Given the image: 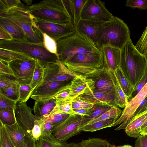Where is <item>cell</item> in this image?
I'll return each mask as SVG.
<instances>
[{"label": "cell", "instance_id": "cell-30", "mask_svg": "<svg viewBox=\"0 0 147 147\" xmlns=\"http://www.w3.org/2000/svg\"><path fill=\"white\" fill-rule=\"evenodd\" d=\"M117 121L115 119L101 120L90 125H88L80 128L81 131L93 132L105 128L113 126Z\"/></svg>", "mask_w": 147, "mask_h": 147}, {"label": "cell", "instance_id": "cell-60", "mask_svg": "<svg viewBox=\"0 0 147 147\" xmlns=\"http://www.w3.org/2000/svg\"><path fill=\"white\" fill-rule=\"evenodd\" d=\"M113 147H132V146L131 145H125L123 146H116L113 145Z\"/></svg>", "mask_w": 147, "mask_h": 147}, {"label": "cell", "instance_id": "cell-51", "mask_svg": "<svg viewBox=\"0 0 147 147\" xmlns=\"http://www.w3.org/2000/svg\"><path fill=\"white\" fill-rule=\"evenodd\" d=\"M21 147H36V141L29 133H27Z\"/></svg>", "mask_w": 147, "mask_h": 147}, {"label": "cell", "instance_id": "cell-22", "mask_svg": "<svg viewBox=\"0 0 147 147\" xmlns=\"http://www.w3.org/2000/svg\"><path fill=\"white\" fill-rule=\"evenodd\" d=\"M147 121V109L134 117L125 129L129 137L138 138L141 133V127Z\"/></svg>", "mask_w": 147, "mask_h": 147}, {"label": "cell", "instance_id": "cell-33", "mask_svg": "<svg viewBox=\"0 0 147 147\" xmlns=\"http://www.w3.org/2000/svg\"><path fill=\"white\" fill-rule=\"evenodd\" d=\"M44 74V68L37 60L30 86L33 89L38 87L42 82Z\"/></svg>", "mask_w": 147, "mask_h": 147}, {"label": "cell", "instance_id": "cell-20", "mask_svg": "<svg viewBox=\"0 0 147 147\" xmlns=\"http://www.w3.org/2000/svg\"><path fill=\"white\" fill-rule=\"evenodd\" d=\"M114 94L90 90L77 98L93 104H110L117 106L114 103Z\"/></svg>", "mask_w": 147, "mask_h": 147}, {"label": "cell", "instance_id": "cell-24", "mask_svg": "<svg viewBox=\"0 0 147 147\" xmlns=\"http://www.w3.org/2000/svg\"><path fill=\"white\" fill-rule=\"evenodd\" d=\"M56 105V100L53 98L35 100L33 110L35 115L45 118L50 116Z\"/></svg>", "mask_w": 147, "mask_h": 147}, {"label": "cell", "instance_id": "cell-35", "mask_svg": "<svg viewBox=\"0 0 147 147\" xmlns=\"http://www.w3.org/2000/svg\"><path fill=\"white\" fill-rule=\"evenodd\" d=\"M0 121L5 125H11L16 122L14 111L0 108Z\"/></svg>", "mask_w": 147, "mask_h": 147}, {"label": "cell", "instance_id": "cell-29", "mask_svg": "<svg viewBox=\"0 0 147 147\" xmlns=\"http://www.w3.org/2000/svg\"><path fill=\"white\" fill-rule=\"evenodd\" d=\"M115 86L114 103L121 108H124L128 102L127 98L112 71H109Z\"/></svg>", "mask_w": 147, "mask_h": 147}, {"label": "cell", "instance_id": "cell-14", "mask_svg": "<svg viewBox=\"0 0 147 147\" xmlns=\"http://www.w3.org/2000/svg\"><path fill=\"white\" fill-rule=\"evenodd\" d=\"M71 81L52 82L42 84L33 90L30 97L35 100L52 98Z\"/></svg>", "mask_w": 147, "mask_h": 147}, {"label": "cell", "instance_id": "cell-8", "mask_svg": "<svg viewBox=\"0 0 147 147\" xmlns=\"http://www.w3.org/2000/svg\"><path fill=\"white\" fill-rule=\"evenodd\" d=\"M22 4L17 7L10 9L0 13V17L7 18L19 26L24 31L28 40L30 42L43 45V42L33 29L30 15L22 8Z\"/></svg>", "mask_w": 147, "mask_h": 147}, {"label": "cell", "instance_id": "cell-4", "mask_svg": "<svg viewBox=\"0 0 147 147\" xmlns=\"http://www.w3.org/2000/svg\"><path fill=\"white\" fill-rule=\"evenodd\" d=\"M55 41L58 58L62 63L78 54L99 50L95 44L85 36L77 33Z\"/></svg>", "mask_w": 147, "mask_h": 147}, {"label": "cell", "instance_id": "cell-50", "mask_svg": "<svg viewBox=\"0 0 147 147\" xmlns=\"http://www.w3.org/2000/svg\"><path fill=\"white\" fill-rule=\"evenodd\" d=\"M0 74L6 75L14 77L12 71L9 67L8 62L0 59Z\"/></svg>", "mask_w": 147, "mask_h": 147}, {"label": "cell", "instance_id": "cell-44", "mask_svg": "<svg viewBox=\"0 0 147 147\" xmlns=\"http://www.w3.org/2000/svg\"><path fill=\"white\" fill-rule=\"evenodd\" d=\"M18 84L14 77L0 74V90L7 89L13 84Z\"/></svg>", "mask_w": 147, "mask_h": 147}, {"label": "cell", "instance_id": "cell-7", "mask_svg": "<svg viewBox=\"0 0 147 147\" xmlns=\"http://www.w3.org/2000/svg\"><path fill=\"white\" fill-rule=\"evenodd\" d=\"M30 16L33 29L42 41V33L46 34L55 41L76 33L75 26L73 23L60 24L37 19Z\"/></svg>", "mask_w": 147, "mask_h": 147}, {"label": "cell", "instance_id": "cell-42", "mask_svg": "<svg viewBox=\"0 0 147 147\" xmlns=\"http://www.w3.org/2000/svg\"><path fill=\"white\" fill-rule=\"evenodd\" d=\"M70 115L66 113H59L51 115L48 117L43 119L45 123H51L54 126L64 121Z\"/></svg>", "mask_w": 147, "mask_h": 147}, {"label": "cell", "instance_id": "cell-28", "mask_svg": "<svg viewBox=\"0 0 147 147\" xmlns=\"http://www.w3.org/2000/svg\"><path fill=\"white\" fill-rule=\"evenodd\" d=\"M112 71L124 92L128 102L130 100L134 90V88L128 81L120 67Z\"/></svg>", "mask_w": 147, "mask_h": 147}, {"label": "cell", "instance_id": "cell-53", "mask_svg": "<svg viewBox=\"0 0 147 147\" xmlns=\"http://www.w3.org/2000/svg\"><path fill=\"white\" fill-rule=\"evenodd\" d=\"M135 147H147V138L145 136L140 135L138 137Z\"/></svg>", "mask_w": 147, "mask_h": 147}, {"label": "cell", "instance_id": "cell-41", "mask_svg": "<svg viewBox=\"0 0 147 147\" xmlns=\"http://www.w3.org/2000/svg\"><path fill=\"white\" fill-rule=\"evenodd\" d=\"M135 47L143 55H144L147 52V26Z\"/></svg>", "mask_w": 147, "mask_h": 147}, {"label": "cell", "instance_id": "cell-55", "mask_svg": "<svg viewBox=\"0 0 147 147\" xmlns=\"http://www.w3.org/2000/svg\"><path fill=\"white\" fill-rule=\"evenodd\" d=\"M0 39L1 40H12L11 35L6 31L0 28Z\"/></svg>", "mask_w": 147, "mask_h": 147}, {"label": "cell", "instance_id": "cell-47", "mask_svg": "<svg viewBox=\"0 0 147 147\" xmlns=\"http://www.w3.org/2000/svg\"><path fill=\"white\" fill-rule=\"evenodd\" d=\"M73 109H90L94 105V104L90 103L76 98L71 102Z\"/></svg>", "mask_w": 147, "mask_h": 147}, {"label": "cell", "instance_id": "cell-18", "mask_svg": "<svg viewBox=\"0 0 147 147\" xmlns=\"http://www.w3.org/2000/svg\"><path fill=\"white\" fill-rule=\"evenodd\" d=\"M99 50L102 55L104 67L107 70L114 71L120 67L121 49L105 46Z\"/></svg>", "mask_w": 147, "mask_h": 147}, {"label": "cell", "instance_id": "cell-63", "mask_svg": "<svg viewBox=\"0 0 147 147\" xmlns=\"http://www.w3.org/2000/svg\"><path fill=\"white\" fill-rule=\"evenodd\" d=\"M145 136V135H144ZM145 136H146V138H147V135H145Z\"/></svg>", "mask_w": 147, "mask_h": 147}, {"label": "cell", "instance_id": "cell-54", "mask_svg": "<svg viewBox=\"0 0 147 147\" xmlns=\"http://www.w3.org/2000/svg\"><path fill=\"white\" fill-rule=\"evenodd\" d=\"M73 109L77 114L84 116H89L92 113L91 108L89 109Z\"/></svg>", "mask_w": 147, "mask_h": 147}, {"label": "cell", "instance_id": "cell-17", "mask_svg": "<svg viewBox=\"0 0 147 147\" xmlns=\"http://www.w3.org/2000/svg\"><path fill=\"white\" fill-rule=\"evenodd\" d=\"M88 78L91 81L90 90L115 94L114 85L109 71L97 74Z\"/></svg>", "mask_w": 147, "mask_h": 147}, {"label": "cell", "instance_id": "cell-9", "mask_svg": "<svg viewBox=\"0 0 147 147\" xmlns=\"http://www.w3.org/2000/svg\"><path fill=\"white\" fill-rule=\"evenodd\" d=\"M83 116L78 114L70 115L65 121L54 125L51 132L59 141L64 142L81 131Z\"/></svg>", "mask_w": 147, "mask_h": 147}, {"label": "cell", "instance_id": "cell-11", "mask_svg": "<svg viewBox=\"0 0 147 147\" xmlns=\"http://www.w3.org/2000/svg\"><path fill=\"white\" fill-rule=\"evenodd\" d=\"M114 16L106 8L104 2L99 0H87L80 18L95 22H111Z\"/></svg>", "mask_w": 147, "mask_h": 147}, {"label": "cell", "instance_id": "cell-1", "mask_svg": "<svg viewBox=\"0 0 147 147\" xmlns=\"http://www.w3.org/2000/svg\"><path fill=\"white\" fill-rule=\"evenodd\" d=\"M119 67L134 90L145 73L147 61L135 48L131 38L121 49Z\"/></svg>", "mask_w": 147, "mask_h": 147}, {"label": "cell", "instance_id": "cell-61", "mask_svg": "<svg viewBox=\"0 0 147 147\" xmlns=\"http://www.w3.org/2000/svg\"><path fill=\"white\" fill-rule=\"evenodd\" d=\"M146 59V60L147 61V52H146V54H145V55H144Z\"/></svg>", "mask_w": 147, "mask_h": 147}, {"label": "cell", "instance_id": "cell-52", "mask_svg": "<svg viewBox=\"0 0 147 147\" xmlns=\"http://www.w3.org/2000/svg\"><path fill=\"white\" fill-rule=\"evenodd\" d=\"M66 11L71 18L72 22L74 20L73 5L72 0H62Z\"/></svg>", "mask_w": 147, "mask_h": 147}, {"label": "cell", "instance_id": "cell-16", "mask_svg": "<svg viewBox=\"0 0 147 147\" xmlns=\"http://www.w3.org/2000/svg\"><path fill=\"white\" fill-rule=\"evenodd\" d=\"M107 22H98L80 18L75 26L76 33L84 36L95 45L100 30Z\"/></svg>", "mask_w": 147, "mask_h": 147}, {"label": "cell", "instance_id": "cell-58", "mask_svg": "<svg viewBox=\"0 0 147 147\" xmlns=\"http://www.w3.org/2000/svg\"><path fill=\"white\" fill-rule=\"evenodd\" d=\"M24 3L26 4L27 5H32V0H23L22 1Z\"/></svg>", "mask_w": 147, "mask_h": 147}, {"label": "cell", "instance_id": "cell-26", "mask_svg": "<svg viewBox=\"0 0 147 147\" xmlns=\"http://www.w3.org/2000/svg\"><path fill=\"white\" fill-rule=\"evenodd\" d=\"M67 147H113L108 141L99 138L82 140L79 143H67Z\"/></svg>", "mask_w": 147, "mask_h": 147}, {"label": "cell", "instance_id": "cell-31", "mask_svg": "<svg viewBox=\"0 0 147 147\" xmlns=\"http://www.w3.org/2000/svg\"><path fill=\"white\" fill-rule=\"evenodd\" d=\"M122 111L118 107L113 106L100 117L90 121L86 125L92 124L99 121L109 119H115L117 120L121 116Z\"/></svg>", "mask_w": 147, "mask_h": 147}, {"label": "cell", "instance_id": "cell-62", "mask_svg": "<svg viewBox=\"0 0 147 147\" xmlns=\"http://www.w3.org/2000/svg\"><path fill=\"white\" fill-rule=\"evenodd\" d=\"M145 108L146 109H147V101L145 105Z\"/></svg>", "mask_w": 147, "mask_h": 147}, {"label": "cell", "instance_id": "cell-36", "mask_svg": "<svg viewBox=\"0 0 147 147\" xmlns=\"http://www.w3.org/2000/svg\"><path fill=\"white\" fill-rule=\"evenodd\" d=\"M74 13L73 23L75 26L80 18L82 11L87 0H72Z\"/></svg>", "mask_w": 147, "mask_h": 147}, {"label": "cell", "instance_id": "cell-48", "mask_svg": "<svg viewBox=\"0 0 147 147\" xmlns=\"http://www.w3.org/2000/svg\"><path fill=\"white\" fill-rule=\"evenodd\" d=\"M70 83L68 84L63 90L52 98L56 101H61L66 100L70 91Z\"/></svg>", "mask_w": 147, "mask_h": 147}, {"label": "cell", "instance_id": "cell-45", "mask_svg": "<svg viewBox=\"0 0 147 147\" xmlns=\"http://www.w3.org/2000/svg\"><path fill=\"white\" fill-rule=\"evenodd\" d=\"M17 102L0 94V108L13 111Z\"/></svg>", "mask_w": 147, "mask_h": 147}, {"label": "cell", "instance_id": "cell-25", "mask_svg": "<svg viewBox=\"0 0 147 147\" xmlns=\"http://www.w3.org/2000/svg\"><path fill=\"white\" fill-rule=\"evenodd\" d=\"M67 144L57 140L51 131L42 134L36 141V147H67Z\"/></svg>", "mask_w": 147, "mask_h": 147}, {"label": "cell", "instance_id": "cell-40", "mask_svg": "<svg viewBox=\"0 0 147 147\" xmlns=\"http://www.w3.org/2000/svg\"><path fill=\"white\" fill-rule=\"evenodd\" d=\"M45 123L43 118L35 121L32 129L27 133H29L36 141L38 140L42 134V126Z\"/></svg>", "mask_w": 147, "mask_h": 147}, {"label": "cell", "instance_id": "cell-56", "mask_svg": "<svg viewBox=\"0 0 147 147\" xmlns=\"http://www.w3.org/2000/svg\"><path fill=\"white\" fill-rule=\"evenodd\" d=\"M53 126L51 123H44L42 126V134L51 131Z\"/></svg>", "mask_w": 147, "mask_h": 147}, {"label": "cell", "instance_id": "cell-32", "mask_svg": "<svg viewBox=\"0 0 147 147\" xmlns=\"http://www.w3.org/2000/svg\"><path fill=\"white\" fill-rule=\"evenodd\" d=\"M34 58L20 53L0 48V59L7 62L17 59Z\"/></svg>", "mask_w": 147, "mask_h": 147}, {"label": "cell", "instance_id": "cell-23", "mask_svg": "<svg viewBox=\"0 0 147 147\" xmlns=\"http://www.w3.org/2000/svg\"><path fill=\"white\" fill-rule=\"evenodd\" d=\"M5 126L15 147H21L24 143L27 132L17 121L13 125H5Z\"/></svg>", "mask_w": 147, "mask_h": 147}, {"label": "cell", "instance_id": "cell-21", "mask_svg": "<svg viewBox=\"0 0 147 147\" xmlns=\"http://www.w3.org/2000/svg\"><path fill=\"white\" fill-rule=\"evenodd\" d=\"M0 28L6 31L11 35L12 40H28L24 31L17 25L7 18L0 17Z\"/></svg>", "mask_w": 147, "mask_h": 147}, {"label": "cell", "instance_id": "cell-57", "mask_svg": "<svg viewBox=\"0 0 147 147\" xmlns=\"http://www.w3.org/2000/svg\"><path fill=\"white\" fill-rule=\"evenodd\" d=\"M147 127V121L146 122L141 126V132ZM142 133V132H141Z\"/></svg>", "mask_w": 147, "mask_h": 147}, {"label": "cell", "instance_id": "cell-19", "mask_svg": "<svg viewBox=\"0 0 147 147\" xmlns=\"http://www.w3.org/2000/svg\"><path fill=\"white\" fill-rule=\"evenodd\" d=\"M91 82V80L89 78L76 75L71 82L70 92L66 100L72 102L80 95L90 90Z\"/></svg>", "mask_w": 147, "mask_h": 147}, {"label": "cell", "instance_id": "cell-2", "mask_svg": "<svg viewBox=\"0 0 147 147\" xmlns=\"http://www.w3.org/2000/svg\"><path fill=\"white\" fill-rule=\"evenodd\" d=\"M63 63L76 75L88 78L108 71L104 67L102 55L100 50L78 54Z\"/></svg>", "mask_w": 147, "mask_h": 147}, {"label": "cell", "instance_id": "cell-6", "mask_svg": "<svg viewBox=\"0 0 147 147\" xmlns=\"http://www.w3.org/2000/svg\"><path fill=\"white\" fill-rule=\"evenodd\" d=\"M22 7L35 18L60 24L73 23L68 13L55 7L51 0H43L31 5L23 3Z\"/></svg>", "mask_w": 147, "mask_h": 147}, {"label": "cell", "instance_id": "cell-34", "mask_svg": "<svg viewBox=\"0 0 147 147\" xmlns=\"http://www.w3.org/2000/svg\"><path fill=\"white\" fill-rule=\"evenodd\" d=\"M20 87L18 84H13L7 89L0 90V94L13 101L18 102L20 98Z\"/></svg>", "mask_w": 147, "mask_h": 147}, {"label": "cell", "instance_id": "cell-46", "mask_svg": "<svg viewBox=\"0 0 147 147\" xmlns=\"http://www.w3.org/2000/svg\"><path fill=\"white\" fill-rule=\"evenodd\" d=\"M125 5L132 8L147 9V0H127Z\"/></svg>", "mask_w": 147, "mask_h": 147}, {"label": "cell", "instance_id": "cell-13", "mask_svg": "<svg viewBox=\"0 0 147 147\" xmlns=\"http://www.w3.org/2000/svg\"><path fill=\"white\" fill-rule=\"evenodd\" d=\"M76 76L59 60L49 63L45 67L43 81L40 85L50 82L71 81Z\"/></svg>", "mask_w": 147, "mask_h": 147}, {"label": "cell", "instance_id": "cell-39", "mask_svg": "<svg viewBox=\"0 0 147 147\" xmlns=\"http://www.w3.org/2000/svg\"><path fill=\"white\" fill-rule=\"evenodd\" d=\"M56 101L58 110L54 114L64 113L70 115L77 114L73 109L71 102L66 100Z\"/></svg>", "mask_w": 147, "mask_h": 147}, {"label": "cell", "instance_id": "cell-10", "mask_svg": "<svg viewBox=\"0 0 147 147\" xmlns=\"http://www.w3.org/2000/svg\"><path fill=\"white\" fill-rule=\"evenodd\" d=\"M37 59H17L8 62L16 81L20 85L31 83Z\"/></svg>", "mask_w": 147, "mask_h": 147}, {"label": "cell", "instance_id": "cell-49", "mask_svg": "<svg viewBox=\"0 0 147 147\" xmlns=\"http://www.w3.org/2000/svg\"><path fill=\"white\" fill-rule=\"evenodd\" d=\"M147 83V68L145 73L134 90L130 100L135 96Z\"/></svg>", "mask_w": 147, "mask_h": 147}, {"label": "cell", "instance_id": "cell-43", "mask_svg": "<svg viewBox=\"0 0 147 147\" xmlns=\"http://www.w3.org/2000/svg\"><path fill=\"white\" fill-rule=\"evenodd\" d=\"M33 90L30 84L20 85V98L18 102H26L30 97Z\"/></svg>", "mask_w": 147, "mask_h": 147}, {"label": "cell", "instance_id": "cell-37", "mask_svg": "<svg viewBox=\"0 0 147 147\" xmlns=\"http://www.w3.org/2000/svg\"><path fill=\"white\" fill-rule=\"evenodd\" d=\"M43 42L45 49L49 52L58 56L57 47L55 40L46 34L42 33Z\"/></svg>", "mask_w": 147, "mask_h": 147}, {"label": "cell", "instance_id": "cell-15", "mask_svg": "<svg viewBox=\"0 0 147 147\" xmlns=\"http://www.w3.org/2000/svg\"><path fill=\"white\" fill-rule=\"evenodd\" d=\"M32 109L28 106L26 102L18 101L14 109V113L16 121L27 132L31 130L34 122L41 118L32 113Z\"/></svg>", "mask_w": 147, "mask_h": 147}, {"label": "cell", "instance_id": "cell-38", "mask_svg": "<svg viewBox=\"0 0 147 147\" xmlns=\"http://www.w3.org/2000/svg\"><path fill=\"white\" fill-rule=\"evenodd\" d=\"M0 147H15L8 134L5 125L1 121Z\"/></svg>", "mask_w": 147, "mask_h": 147}, {"label": "cell", "instance_id": "cell-59", "mask_svg": "<svg viewBox=\"0 0 147 147\" xmlns=\"http://www.w3.org/2000/svg\"><path fill=\"white\" fill-rule=\"evenodd\" d=\"M140 135L145 136L147 135V127L142 131Z\"/></svg>", "mask_w": 147, "mask_h": 147}, {"label": "cell", "instance_id": "cell-27", "mask_svg": "<svg viewBox=\"0 0 147 147\" xmlns=\"http://www.w3.org/2000/svg\"><path fill=\"white\" fill-rule=\"evenodd\" d=\"M114 105L110 104H94L91 108L92 113L88 116H84L80 128L84 126L90 121L100 117Z\"/></svg>", "mask_w": 147, "mask_h": 147}, {"label": "cell", "instance_id": "cell-5", "mask_svg": "<svg viewBox=\"0 0 147 147\" xmlns=\"http://www.w3.org/2000/svg\"><path fill=\"white\" fill-rule=\"evenodd\" d=\"M0 48L26 54L37 60L44 68L49 63H55L59 60L58 56L48 51L44 45L30 42L1 40Z\"/></svg>", "mask_w": 147, "mask_h": 147}, {"label": "cell", "instance_id": "cell-3", "mask_svg": "<svg viewBox=\"0 0 147 147\" xmlns=\"http://www.w3.org/2000/svg\"><path fill=\"white\" fill-rule=\"evenodd\" d=\"M130 38V32L127 25L122 20L114 16L100 30L95 45L99 49L105 46L121 49Z\"/></svg>", "mask_w": 147, "mask_h": 147}, {"label": "cell", "instance_id": "cell-12", "mask_svg": "<svg viewBox=\"0 0 147 147\" xmlns=\"http://www.w3.org/2000/svg\"><path fill=\"white\" fill-rule=\"evenodd\" d=\"M147 96V83L135 96L128 102L121 116L113 126L115 127L121 123L115 130L125 128L131 121L132 116Z\"/></svg>", "mask_w": 147, "mask_h": 147}]
</instances>
